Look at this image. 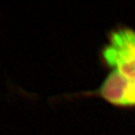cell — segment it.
<instances>
[{"instance_id":"6da1fadb","label":"cell","mask_w":135,"mask_h":135,"mask_svg":"<svg viewBox=\"0 0 135 135\" xmlns=\"http://www.w3.org/2000/svg\"><path fill=\"white\" fill-rule=\"evenodd\" d=\"M101 60L110 70L135 80V29L119 26L110 31L101 49Z\"/></svg>"},{"instance_id":"7a4b0ae2","label":"cell","mask_w":135,"mask_h":135,"mask_svg":"<svg viewBox=\"0 0 135 135\" xmlns=\"http://www.w3.org/2000/svg\"><path fill=\"white\" fill-rule=\"evenodd\" d=\"M99 98L118 108H135V80L110 70L95 91Z\"/></svg>"}]
</instances>
